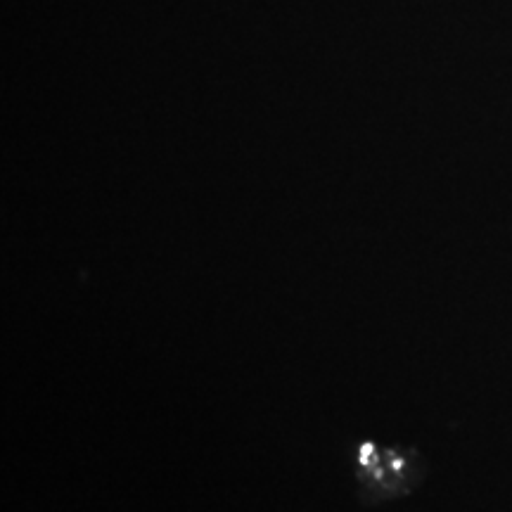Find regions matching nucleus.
Wrapping results in <instances>:
<instances>
[{
    "mask_svg": "<svg viewBox=\"0 0 512 512\" xmlns=\"http://www.w3.org/2000/svg\"><path fill=\"white\" fill-rule=\"evenodd\" d=\"M415 463L411 453L399 448L377 444H363L358 448V475L370 498H387L406 491L415 477Z\"/></svg>",
    "mask_w": 512,
    "mask_h": 512,
    "instance_id": "nucleus-1",
    "label": "nucleus"
}]
</instances>
